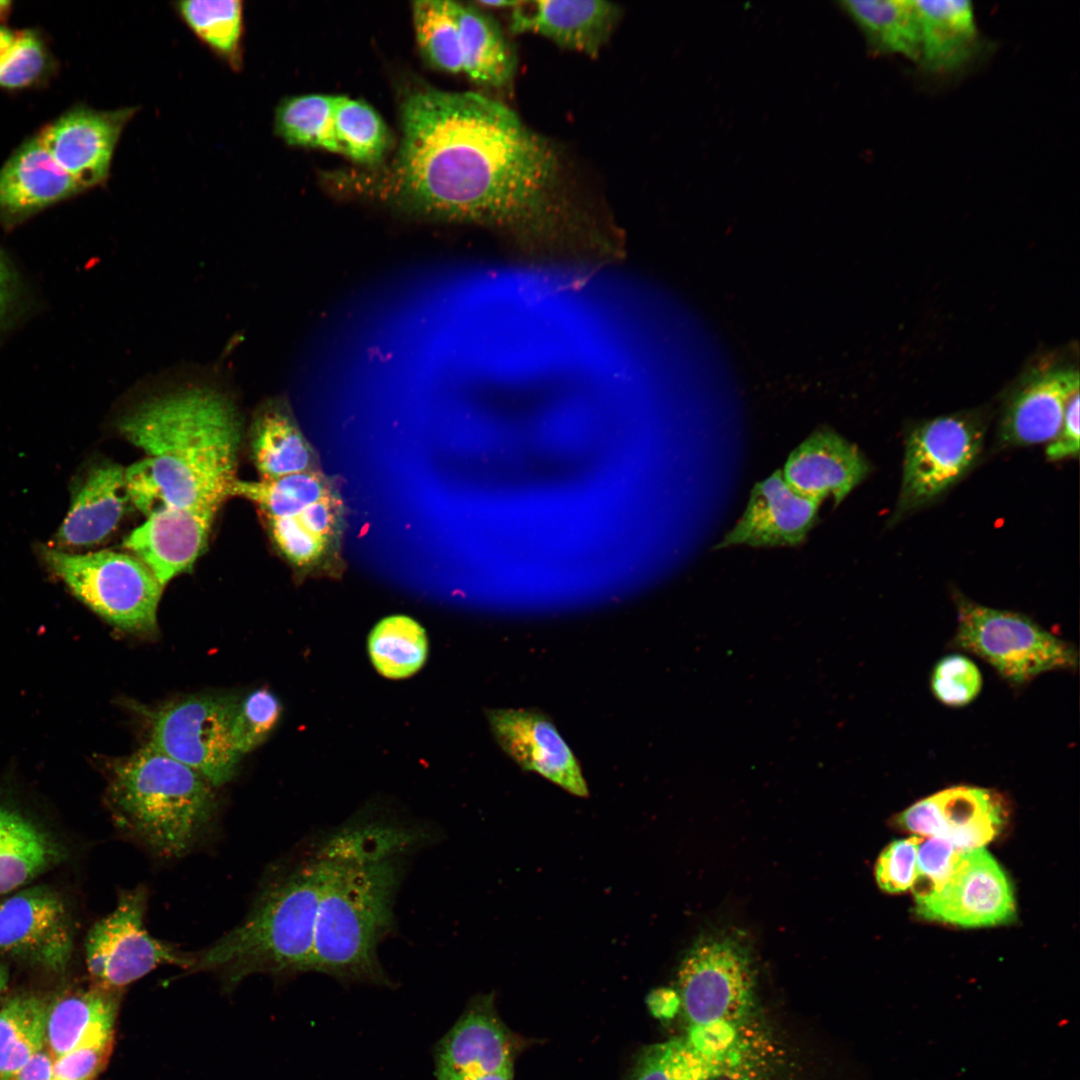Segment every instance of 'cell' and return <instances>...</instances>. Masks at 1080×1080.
Segmentation results:
<instances>
[{
    "instance_id": "cell-15",
    "label": "cell",
    "mask_w": 1080,
    "mask_h": 1080,
    "mask_svg": "<svg viewBox=\"0 0 1080 1080\" xmlns=\"http://www.w3.org/2000/svg\"><path fill=\"white\" fill-rule=\"evenodd\" d=\"M136 107L98 111L75 108L37 136L56 163L82 188L106 181L120 136Z\"/></svg>"
},
{
    "instance_id": "cell-23",
    "label": "cell",
    "mask_w": 1080,
    "mask_h": 1080,
    "mask_svg": "<svg viewBox=\"0 0 1080 1080\" xmlns=\"http://www.w3.org/2000/svg\"><path fill=\"white\" fill-rule=\"evenodd\" d=\"M214 513L166 508L147 517L123 542L165 585L189 570L203 551Z\"/></svg>"
},
{
    "instance_id": "cell-17",
    "label": "cell",
    "mask_w": 1080,
    "mask_h": 1080,
    "mask_svg": "<svg viewBox=\"0 0 1080 1080\" xmlns=\"http://www.w3.org/2000/svg\"><path fill=\"white\" fill-rule=\"evenodd\" d=\"M487 718L499 746L523 770L534 771L575 796H588L577 759L545 714L493 709Z\"/></svg>"
},
{
    "instance_id": "cell-53",
    "label": "cell",
    "mask_w": 1080,
    "mask_h": 1080,
    "mask_svg": "<svg viewBox=\"0 0 1080 1080\" xmlns=\"http://www.w3.org/2000/svg\"><path fill=\"white\" fill-rule=\"evenodd\" d=\"M9 6H10L9 1L0 0V19L6 15V13L9 10Z\"/></svg>"
},
{
    "instance_id": "cell-37",
    "label": "cell",
    "mask_w": 1080,
    "mask_h": 1080,
    "mask_svg": "<svg viewBox=\"0 0 1080 1080\" xmlns=\"http://www.w3.org/2000/svg\"><path fill=\"white\" fill-rule=\"evenodd\" d=\"M457 5L450 0H422L411 7L423 56L436 69L453 74L462 72Z\"/></svg>"
},
{
    "instance_id": "cell-30",
    "label": "cell",
    "mask_w": 1080,
    "mask_h": 1080,
    "mask_svg": "<svg viewBox=\"0 0 1080 1080\" xmlns=\"http://www.w3.org/2000/svg\"><path fill=\"white\" fill-rule=\"evenodd\" d=\"M457 18L462 72L480 85H509L517 70V55L498 23L475 4L458 3Z\"/></svg>"
},
{
    "instance_id": "cell-22",
    "label": "cell",
    "mask_w": 1080,
    "mask_h": 1080,
    "mask_svg": "<svg viewBox=\"0 0 1080 1080\" xmlns=\"http://www.w3.org/2000/svg\"><path fill=\"white\" fill-rule=\"evenodd\" d=\"M436 1080H477L512 1071L511 1044L490 1000L475 1002L440 1040Z\"/></svg>"
},
{
    "instance_id": "cell-20",
    "label": "cell",
    "mask_w": 1080,
    "mask_h": 1080,
    "mask_svg": "<svg viewBox=\"0 0 1080 1080\" xmlns=\"http://www.w3.org/2000/svg\"><path fill=\"white\" fill-rule=\"evenodd\" d=\"M620 17L621 8L607 1H521L511 9L510 30L541 35L562 48L596 57Z\"/></svg>"
},
{
    "instance_id": "cell-38",
    "label": "cell",
    "mask_w": 1080,
    "mask_h": 1080,
    "mask_svg": "<svg viewBox=\"0 0 1080 1080\" xmlns=\"http://www.w3.org/2000/svg\"><path fill=\"white\" fill-rule=\"evenodd\" d=\"M334 129L339 153L359 163L378 162L390 145L381 116L358 99L334 96Z\"/></svg>"
},
{
    "instance_id": "cell-24",
    "label": "cell",
    "mask_w": 1080,
    "mask_h": 1080,
    "mask_svg": "<svg viewBox=\"0 0 1080 1080\" xmlns=\"http://www.w3.org/2000/svg\"><path fill=\"white\" fill-rule=\"evenodd\" d=\"M131 503L125 468L112 462L90 467L75 483L66 517L56 535V548L90 547L104 541Z\"/></svg>"
},
{
    "instance_id": "cell-1",
    "label": "cell",
    "mask_w": 1080,
    "mask_h": 1080,
    "mask_svg": "<svg viewBox=\"0 0 1080 1080\" xmlns=\"http://www.w3.org/2000/svg\"><path fill=\"white\" fill-rule=\"evenodd\" d=\"M392 198L425 219L559 241L583 227L556 147L476 92L411 93L400 111Z\"/></svg>"
},
{
    "instance_id": "cell-36",
    "label": "cell",
    "mask_w": 1080,
    "mask_h": 1080,
    "mask_svg": "<svg viewBox=\"0 0 1080 1080\" xmlns=\"http://www.w3.org/2000/svg\"><path fill=\"white\" fill-rule=\"evenodd\" d=\"M334 96L303 94L283 99L275 109V133L291 146L339 153L334 129Z\"/></svg>"
},
{
    "instance_id": "cell-21",
    "label": "cell",
    "mask_w": 1080,
    "mask_h": 1080,
    "mask_svg": "<svg viewBox=\"0 0 1080 1080\" xmlns=\"http://www.w3.org/2000/svg\"><path fill=\"white\" fill-rule=\"evenodd\" d=\"M1077 391L1079 373L1072 368H1046L1026 375L1004 407L1001 441L1013 446L1052 441L1062 427L1066 405Z\"/></svg>"
},
{
    "instance_id": "cell-33",
    "label": "cell",
    "mask_w": 1080,
    "mask_h": 1080,
    "mask_svg": "<svg viewBox=\"0 0 1080 1080\" xmlns=\"http://www.w3.org/2000/svg\"><path fill=\"white\" fill-rule=\"evenodd\" d=\"M48 1006L33 994L13 996L0 1006V1080H10L46 1047Z\"/></svg>"
},
{
    "instance_id": "cell-10",
    "label": "cell",
    "mask_w": 1080,
    "mask_h": 1080,
    "mask_svg": "<svg viewBox=\"0 0 1080 1080\" xmlns=\"http://www.w3.org/2000/svg\"><path fill=\"white\" fill-rule=\"evenodd\" d=\"M146 889L121 893L112 912L87 933L85 960L97 987L114 990L145 976L160 965L194 967L196 956L152 937L144 926Z\"/></svg>"
},
{
    "instance_id": "cell-43",
    "label": "cell",
    "mask_w": 1080,
    "mask_h": 1080,
    "mask_svg": "<svg viewBox=\"0 0 1080 1080\" xmlns=\"http://www.w3.org/2000/svg\"><path fill=\"white\" fill-rule=\"evenodd\" d=\"M45 66L42 42L31 31L17 32L13 46L0 64V86L20 88L33 83Z\"/></svg>"
},
{
    "instance_id": "cell-51",
    "label": "cell",
    "mask_w": 1080,
    "mask_h": 1080,
    "mask_svg": "<svg viewBox=\"0 0 1080 1080\" xmlns=\"http://www.w3.org/2000/svg\"><path fill=\"white\" fill-rule=\"evenodd\" d=\"M9 980V971L5 964L0 962V994L6 989Z\"/></svg>"
},
{
    "instance_id": "cell-19",
    "label": "cell",
    "mask_w": 1080,
    "mask_h": 1080,
    "mask_svg": "<svg viewBox=\"0 0 1080 1080\" xmlns=\"http://www.w3.org/2000/svg\"><path fill=\"white\" fill-rule=\"evenodd\" d=\"M860 449L829 428L814 431L789 455L782 475L799 494L822 501H842L870 474Z\"/></svg>"
},
{
    "instance_id": "cell-44",
    "label": "cell",
    "mask_w": 1080,
    "mask_h": 1080,
    "mask_svg": "<svg viewBox=\"0 0 1080 1080\" xmlns=\"http://www.w3.org/2000/svg\"><path fill=\"white\" fill-rule=\"evenodd\" d=\"M961 852L946 839L922 838L917 852V876L912 886L914 894L940 883L949 874Z\"/></svg>"
},
{
    "instance_id": "cell-6",
    "label": "cell",
    "mask_w": 1080,
    "mask_h": 1080,
    "mask_svg": "<svg viewBox=\"0 0 1080 1080\" xmlns=\"http://www.w3.org/2000/svg\"><path fill=\"white\" fill-rule=\"evenodd\" d=\"M49 569L73 594L113 626L137 634H153L163 586L134 555L101 550L72 554L41 547Z\"/></svg>"
},
{
    "instance_id": "cell-27",
    "label": "cell",
    "mask_w": 1080,
    "mask_h": 1080,
    "mask_svg": "<svg viewBox=\"0 0 1080 1080\" xmlns=\"http://www.w3.org/2000/svg\"><path fill=\"white\" fill-rule=\"evenodd\" d=\"M251 451L260 480L321 470L318 453L282 398L270 399L258 409L251 427Z\"/></svg>"
},
{
    "instance_id": "cell-46",
    "label": "cell",
    "mask_w": 1080,
    "mask_h": 1080,
    "mask_svg": "<svg viewBox=\"0 0 1080 1080\" xmlns=\"http://www.w3.org/2000/svg\"><path fill=\"white\" fill-rule=\"evenodd\" d=\"M1049 461L1077 458L1079 455V391L1069 399L1062 427L1045 450Z\"/></svg>"
},
{
    "instance_id": "cell-31",
    "label": "cell",
    "mask_w": 1080,
    "mask_h": 1080,
    "mask_svg": "<svg viewBox=\"0 0 1080 1080\" xmlns=\"http://www.w3.org/2000/svg\"><path fill=\"white\" fill-rule=\"evenodd\" d=\"M842 8L860 27L870 48L918 62L920 24L912 0H846Z\"/></svg>"
},
{
    "instance_id": "cell-25",
    "label": "cell",
    "mask_w": 1080,
    "mask_h": 1080,
    "mask_svg": "<svg viewBox=\"0 0 1080 1080\" xmlns=\"http://www.w3.org/2000/svg\"><path fill=\"white\" fill-rule=\"evenodd\" d=\"M80 191L36 136L0 170V216L21 218Z\"/></svg>"
},
{
    "instance_id": "cell-50",
    "label": "cell",
    "mask_w": 1080,
    "mask_h": 1080,
    "mask_svg": "<svg viewBox=\"0 0 1080 1080\" xmlns=\"http://www.w3.org/2000/svg\"><path fill=\"white\" fill-rule=\"evenodd\" d=\"M520 2L521 1H508V0L488 1V0H482V1H476L474 4L476 6H478L479 8L483 9V10L484 9H491V8H496V9L508 8V9L511 10V9L515 8L517 5H519Z\"/></svg>"
},
{
    "instance_id": "cell-18",
    "label": "cell",
    "mask_w": 1080,
    "mask_h": 1080,
    "mask_svg": "<svg viewBox=\"0 0 1080 1080\" xmlns=\"http://www.w3.org/2000/svg\"><path fill=\"white\" fill-rule=\"evenodd\" d=\"M820 504L796 492L775 471L753 487L741 517L715 549L798 546L816 525Z\"/></svg>"
},
{
    "instance_id": "cell-35",
    "label": "cell",
    "mask_w": 1080,
    "mask_h": 1080,
    "mask_svg": "<svg viewBox=\"0 0 1080 1080\" xmlns=\"http://www.w3.org/2000/svg\"><path fill=\"white\" fill-rule=\"evenodd\" d=\"M370 660L379 674L404 679L419 671L428 655L425 629L405 615L383 618L368 636Z\"/></svg>"
},
{
    "instance_id": "cell-7",
    "label": "cell",
    "mask_w": 1080,
    "mask_h": 1080,
    "mask_svg": "<svg viewBox=\"0 0 1080 1080\" xmlns=\"http://www.w3.org/2000/svg\"><path fill=\"white\" fill-rule=\"evenodd\" d=\"M954 645L988 662L1009 682L1020 685L1049 671L1074 669L1078 651L1068 641L1029 617L954 597Z\"/></svg>"
},
{
    "instance_id": "cell-11",
    "label": "cell",
    "mask_w": 1080,
    "mask_h": 1080,
    "mask_svg": "<svg viewBox=\"0 0 1080 1080\" xmlns=\"http://www.w3.org/2000/svg\"><path fill=\"white\" fill-rule=\"evenodd\" d=\"M237 699L200 695L165 705L153 718L149 744L197 771L215 788L229 782L241 756L230 731Z\"/></svg>"
},
{
    "instance_id": "cell-45",
    "label": "cell",
    "mask_w": 1080,
    "mask_h": 1080,
    "mask_svg": "<svg viewBox=\"0 0 1080 1080\" xmlns=\"http://www.w3.org/2000/svg\"><path fill=\"white\" fill-rule=\"evenodd\" d=\"M111 1042L85 1045L53 1059L52 1080H94L108 1057Z\"/></svg>"
},
{
    "instance_id": "cell-52",
    "label": "cell",
    "mask_w": 1080,
    "mask_h": 1080,
    "mask_svg": "<svg viewBox=\"0 0 1080 1080\" xmlns=\"http://www.w3.org/2000/svg\"><path fill=\"white\" fill-rule=\"evenodd\" d=\"M477 1080H512V1071L490 1074Z\"/></svg>"
},
{
    "instance_id": "cell-48",
    "label": "cell",
    "mask_w": 1080,
    "mask_h": 1080,
    "mask_svg": "<svg viewBox=\"0 0 1080 1080\" xmlns=\"http://www.w3.org/2000/svg\"><path fill=\"white\" fill-rule=\"evenodd\" d=\"M13 281L10 271L0 256V321L6 314L12 299Z\"/></svg>"
},
{
    "instance_id": "cell-8",
    "label": "cell",
    "mask_w": 1080,
    "mask_h": 1080,
    "mask_svg": "<svg viewBox=\"0 0 1080 1080\" xmlns=\"http://www.w3.org/2000/svg\"><path fill=\"white\" fill-rule=\"evenodd\" d=\"M985 424L976 413H957L915 426L905 441L902 482L893 520L934 500L976 463Z\"/></svg>"
},
{
    "instance_id": "cell-26",
    "label": "cell",
    "mask_w": 1080,
    "mask_h": 1080,
    "mask_svg": "<svg viewBox=\"0 0 1080 1080\" xmlns=\"http://www.w3.org/2000/svg\"><path fill=\"white\" fill-rule=\"evenodd\" d=\"M914 2L920 24L918 63L934 74L953 73L964 67L978 48L972 3L965 0Z\"/></svg>"
},
{
    "instance_id": "cell-47",
    "label": "cell",
    "mask_w": 1080,
    "mask_h": 1080,
    "mask_svg": "<svg viewBox=\"0 0 1080 1080\" xmlns=\"http://www.w3.org/2000/svg\"><path fill=\"white\" fill-rule=\"evenodd\" d=\"M53 1058L45 1047L21 1067L10 1080H52Z\"/></svg>"
},
{
    "instance_id": "cell-9",
    "label": "cell",
    "mask_w": 1080,
    "mask_h": 1080,
    "mask_svg": "<svg viewBox=\"0 0 1080 1080\" xmlns=\"http://www.w3.org/2000/svg\"><path fill=\"white\" fill-rule=\"evenodd\" d=\"M754 984L748 953L726 936L700 939L678 969L680 1006L690 1026L740 1028L754 1007Z\"/></svg>"
},
{
    "instance_id": "cell-16",
    "label": "cell",
    "mask_w": 1080,
    "mask_h": 1080,
    "mask_svg": "<svg viewBox=\"0 0 1080 1080\" xmlns=\"http://www.w3.org/2000/svg\"><path fill=\"white\" fill-rule=\"evenodd\" d=\"M747 1048L738 1027L689 1026L685 1036L644 1050L633 1080H714L743 1076Z\"/></svg>"
},
{
    "instance_id": "cell-12",
    "label": "cell",
    "mask_w": 1080,
    "mask_h": 1080,
    "mask_svg": "<svg viewBox=\"0 0 1080 1080\" xmlns=\"http://www.w3.org/2000/svg\"><path fill=\"white\" fill-rule=\"evenodd\" d=\"M914 895L916 912L928 920L971 928L1015 917L1010 882L984 847L962 851L940 883Z\"/></svg>"
},
{
    "instance_id": "cell-2",
    "label": "cell",
    "mask_w": 1080,
    "mask_h": 1080,
    "mask_svg": "<svg viewBox=\"0 0 1080 1080\" xmlns=\"http://www.w3.org/2000/svg\"><path fill=\"white\" fill-rule=\"evenodd\" d=\"M146 457L125 469L131 501L146 517L166 508L217 514L235 482L242 419L231 395L208 383L155 392L118 419Z\"/></svg>"
},
{
    "instance_id": "cell-14",
    "label": "cell",
    "mask_w": 1080,
    "mask_h": 1080,
    "mask_svg": "<svg viewBox=\"0 0 1080 1080\" xmlns=\"http://www.w3.org/2000/svg\"><path fill=\"white\" fill-rule=\"evenodd\" d=\"M1007 818L1003 796L988 788L954 786L914 803L897 817L902 828L950 841L962 851L982 848Z\"/></svg>"
},
{
    "instance_id": "cell-49",
    "label": "cell",
    "mask_w": 1080,
    "mask_h": 1080,
    "mask_svg": "<svg viewBox=\"0 0 1080 1080\" xmlns=\"http://www.w3.org/2000/svg\"><path fill=\"white\" fill-rule=\"evenodd\" d=\"M17 32L0 26V64L3 62L11 47L13 46Z\"/></svg>"
},
{
    "instance_id": "cell-40",
    "label": "cell",
    "mask_w": 1080,
    "mask_h": 1080,
    "mask_svg": "<svg viewBox=\"0 0 1080 1080\" xmlns=\"http://www.w3.org/2000/svg\"><path fill=\"white\" fill-rule=\"evenodd\" d=\"M281 703L268 689L260 688L237 699L231 718V737L242 755L260 745L281 716Z\"/></svg>"
},
{
    "instance_id": "cell-28",
    "label": "cell",
    "mask_w": 1080,
    "mask_h": 1080,
    "mask_svg": "<svg viewBox=\"0 0 1080 1080\" xmlns=\"http://www.w3.org/2000/svg\"><path fill=\"white\" fill-rule=\"evenodd\" d=\"M66 857V848L50 832L0 801V894L27 884Z\"/></svg>"
},
{
    "instance_id": "cell-42",
    "label": "cell",
    "mask_w": 1080,
    "mask_h": 1080,
    "mask_svg": "<svg viewBox=\"0 0 1080 1080\" xmlns=\"http://www.w3.org/2000/svg\"><path fill=\"white\" fill-rule=\"evenodd\" d=\"M921 837L912 836L895 840L880 854L875 867L879 887L888 893H899L911 888L917 871V852Z\"/></svg>"
},
{
    "instance_id": "cell-34",
    "label": "cell",
    "mask_w": 1080,
    "mask_h": 1080,
    "mask_svg": "<svg viewBox=\"0 0 1080 1080\" xmlns=\"http://www.w3.org/2000/svg\"><path fill=\"white\" fill-rule=\"evenodd\" d=\"M186 26L233 70L243 64L244 15L239 0H189L174 3Z\"/></svg>"
},
{
    "instance_id": "cell-41",
    "label": "cell",
    "mask_w": 1080,
    "mask_h": 1080,
    "mask_svg": "<svg viewBox=\"0 0 1080 1080\" xmlns=\"http://www.w3.org/2000/svg\"><path fill=\"white\" fill-rule=\"evenodd\" d=\"M930 683L934 696L941 703L960 707L977 697L982 688V675L970 658L949 654L935 664Z\"/></svg>"
},
{
    "instance_id": "cell-32",
    "label": "cell",
    "mask_w": 1080,
    "mask_h": 1080,
    "mask_svg": "<svg viewBox=\"0 0 1080 1080\" xmlns=\"http://www.w3.org/2000/svg\"><path fill=\"white\" fill-rule=\"evenodd\" d=\"M339 491L336 477L315 470L265 481L236 479L230 496H241L254 502L265 518H285Z\"/></svg>"
},
{
    "instance_id": "cell-5",
    "label": "cell",
    "mask_w": 1080,
    "mask_h": 1080,
    "mask_svg": "<svg viewBox=\"0 0 1080 1080\" xmlns=\"http://www.w3.org/2000/svg\"><path fill=\"white\" fill-rule=\"evenodd\" d=\"M321 890L316 846L262 890L247 918L196 957L194 967L234 978L311 971Z\"/></svg>"
},
{
    "instance_id": "cell-39",
    "label": "cell",
    "mask_w": 1080,
    "mask_h": 1080,
    "mask_svg": "<svg viewBox=\"0 0 1080 1080\" xmlns=\"http://www.w3.org/2000/svg\"><path fill=\"white\" fill-rule=\"evenodd\" d=\"M265 519L277 549L296 569L316 576L342 575V545L314 536L292 516Z\"/></svg>"
},
{
    "instance_id": "cell-4",
    "label": "cell",
    "mask_w": 1080,
    "mask_h": 1080,
    "mask_svg": "<svg viewBox=\"0 0 1080 1080\" xmlns=\"http://www.w3.org/2000/svg\"><path fill=\"white\" fill-rule=\"evenodd\" d=\"M214 786L151 744L113 764L108 802L118 826L162 857L192 847L211 821Z\"/></svg>"
},
{
    "instance_id": "cell-3",
    "label": "cell",
    "mask_w": 1080,
    "mask_h": 1080,
    "mask_svg": "<svg viewBox=\"0 0 1080 1080\" xmlns=\"http://www.w3.org/2000/svg\"><path fill=\"white\" fill-rule=\"evenodd\" d=\"M430 838L422 825L366 813L320 839L311 971L346 981L386 982L378 947L391 931L408 859Z\"/></svg>"
},
{
    "instance_id": "cell-29",
    "label": "cell",
    "mask_w": 1080,
    "mask_h": 1080,
    "mask_svg": "<svg viewBox=\"0 0 1080 1080\" xmlns=\"http://www.w3.org/2000/svg\"><path fill=\"white\" fill-rule=\"evenodd\" d=\"M111 991L97 987L49 1004L46 1048L53 1059L85 1045L112 1040L117 1003Z\"/></svg>"
},
{
    "instance_id": "cell-13",
    "label": "cell",
    "mask_w": 1080,
    "mask_h": 1080,
    "mask_svg": "<svg viewBox=\"0 0 1080 1080\" xmlns=\"http://www.w3.org/2000/svg\"><path fill=\"white\" fill-rule=\"evenodd\" d=\"M73 944L71 913L54 889L34 886L0 900V953L58 973Z\"/></svg>"
}]
</instances>
